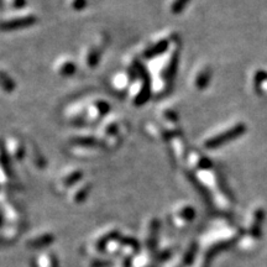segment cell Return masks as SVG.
<instances>
[{
  "instance_id": "5",
  "label": "cell",
  "mask_w": 267,
  "mask_h": 267,
  "mask_svg": "<svg viewBox=\"0 0 267 267\" xmlns=\"http://www.w3.org/2000/svg\"><path fill=\"white\" fill-rule=\"evenodd\" d=\"M190 161H192V164L194 167H197L199 169H204V171L212 169L213 164L210 162V160L208 157L203 156L202 154H199V152H196V151L192 152V155H190Z\"/></svg>"
},
{
  "instance_id": "13",
  "label": "cell",
  "mask_w": 267,
  "mask_h": 267,
  "mask_svg": "<svg viewBox=\"0 0 267 267\" xmlns=\"http://www.w3.org/2000/svg\"><path fill=\"white\" fill-rule=\"evenodd\" d=\"M74 71H76V66L72 62H66L60 67V73L62 76H71L74 73Z\"/></svg>"
},
{
  "instance_id": "8",
  "label": "cell",
  "mask_w": 267,
  "mask_h": 267,
  "mask_svg": "<svg viewBox=\"0 0 267 267\" xmlns=\"http://www.w3.org/2000/svg\"><path fill=\"white\" fill-rule=\"evenodd\" d=\"M168 46H169V42L167 40L160 41V42H157L156 45H154L152 47H150L147 51H146L145 57H147V59H152V57H156V56L162 55V53L167 50Z\"/></svg>"
},
{
  "instance_id": "6",
  "label": "cell",
  "mask_w": 267,
  "mask_h": 267,
  "mask_svg": "<svg viewBox=\"0 0 267 267\" xmlns=\"http://www.w3.org/2000/svg\"><path fill=\"white\" fill-rule=\"evenodd\" d=\"M210 80H212V69L209 68V67H205V68H203V71H201L197 74L194 84H196L198 89H204L210 83Z\"/></svg>"
},
{
  "instance_id": "16",
  "label": "cell",
  "mask_w": 267,
  "mask_h": 267,
  "mask_svg": "<svg viewBox=\"0 0 267 267\" xmlns=\"http://www.w3.org/2000/svg\"><path fill=\"white\" fill-rule=\"evenodd\" d=\"M26 4V0H11V6L15 9H20Z\"/></svg>"
},
{
  "instance_id": "4",
  "label": "cell",
  "mask_w": 267,
  "mask_h": 267,
  "mask_svg": "<svg viewBox=\"0 0 267 267\" xmlns=\"http://www.w3.org/2000/svg\"><path fill=\"white\" fill-rule=\"evenodd\" d=\"M265 218V212L262 208L255 209L254 215H252L251 224H250V235L254 239H256V236L259 238L260 230H261V225L264 222Z\"/></svg>"
},
{
  "instance_id": "7",
  "label": "cell",
  "mask_w": 267,
  "mask_h": 267,
  "mask_svg": "<svg viewBox=\"0 0 267 267\" xmlns=\"http://www.w3.org/2000/svg\"><path fill=\"white\" fill-rule=\"evenodd\" d=\"M35 267H59V262L55 255L52 254H42L37 257V261Z\"/></svg>"
},
{
  "instance_id": "1",
  "label": "cell",
  "mask_w": 267,
  "mask_h": 267,
  "mask_svg": "<svg viewBox=\"0 0 267 267\" xmlns=\"http://www.w3.org/2000/svg\"><path fill=\"white\" fill-rule=\"evenodd\" d=\"M246 131V125L243 123H239V124L234 125L230 129L225 130V131L220 132L219 135L213 136L212 139H209L204 143V147L208 148V150H215V148L220 147V146L225 145L227 143H231L235 139L240 138L241 135H244Z\"/></svg>"
},
{
  "instance_id": "14",
  "label": "cell",
  "mask_w": 267,
  "mask_h": 267,
  "mask_svg": "<svg viewBox=\"0 0 267 267\" xmlns=\"http://www.w3.org/2000/svg\"><path fill=\"white\" fill-rule=\"evenodd\" d=\"M81 177H82V172H74L73 175H71V176H68V177H66V180L63 181L64 185H73L74 182H77V181H80Z\"/></svg>"
},
{
  "instance_id": "2",
  "label": "cell",
  "mask_w": 267,
  "mask_h": 267,
  "mask_svg": "<svg viewBox=\"0 0 267 267\" xmlns=\"http://www.w3.org/2000/svg\"><path fill=\"white\" fill-rule=\"evenodd\" d=\"M35 22H36V18L35 16H20V18L10 19V20H6V21L1 22L0 24V30L1 31H14V30L22 29V27L31 26Z\"/></svg>"
},
{
  "instance_id": "12",
  "label": "cell",
  "mask_w": 267,
  "mask_h": 267,
  "mask_svg": "<svg viewBox=\"0 0 267 267\" xmlns=\"http://www.w3.org/2000/svg\"><path fill=\"white\" fill-rule=\"evenodd\" d=\"M190 0H175L172 3V6H171V9H172V13L173 14H180L181 11H183V9L187 6V4L189 3Z\"/></svg>"
},
{
  "instance_id": "11",
  "label": "cell",
  "mask_w": 267,
  "mask_h": 267,
  "mask_svg": "<svg viewBox=\"0 0 267 267\" xmlns=\"http://www.w3.org/2000/svg\"><path fill=\"white\" fill-rule=\"evenodd\" d=\"M0 85L4 88V90L6 92H13L14 88H15V84L11 81V78H9V76L4 72H0Z\"/></svg>"
},
{
  "instance_id": "15",
  "label": "cell",
  "mask_w": 267,
  "mask_h": 267,
  "mask_svg": "<svg viewBox=\"0 0 267 267\" xmlns=\"http://www.w3.org/2000/svg\"><path fill=\"white\" fill-rule=\"evenodd\" d=\"M71 4L76 10H81L85 5V0H71Z\"/></svg>"
},
{
  "instance_id": "10",
  "label": "cell",
  "mask_w": 267,
  "mask_h": 267,
  "mask_svg": "<svg viewBox=\"0 0 267 267\" xmlns=\"http://www.w3.org/2000/svg\"><path fill=\"white\" fill-rule=\"evenodd\" d=\"M52 241H53V235H51V234H46V235L39 236V238L29 241V245L32 246V247H41V246L48 245V244H51Z\"/></svg>"
},
{
  "instance_id": "3",
  "label": "cell",
  "mask_w": 267,
  "mask_h": 267,
  "mask_svg": "<svg viewBox=\"0 0 267 267\" xmlns=\"http://www.w3.org/2000/svg\"><path fill=\"white\" fill-rule=\"evenodd\" d=\"M254 88L259 94L267 97V71L257 69L254 73Z\"/></svg>"
},
{
  "instance_id": "9",
  "label": "cell",
  "mask_w": 267,
  "mask_h": 267,
  "mask_svg": "<svg viewBox=\"0 0 267 267\" xmlns=\"http://www.w3.org/2000/svg\"><path fill=\"white\" fill-rule=\"evenodd\" d=\"M176 217H177V219L183 220L185 223H187L194 219V217H196V212H194V209L192 208V206H185L182 210L177 212Z\"/></svg>"
}]
</instances>
